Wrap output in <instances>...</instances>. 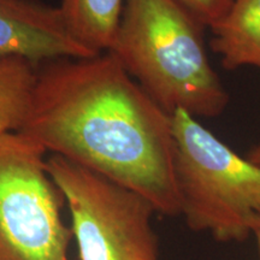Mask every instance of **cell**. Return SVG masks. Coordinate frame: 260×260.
I'll list each match as a JSON object with an SVG mask.
<instances>
[{
  "label": "cell",
  "mask_w": 260,
  "mask_h": 260,
  "mask_svg": "<svg viewBox=\"0 0 260 260\" xmlns=\"http://www.w3.org/2000/svg\"><path fill=\"white\" fill-rule=\"evenodd\" d=\"M258 148H260V145H259V146H258Z\"/></svg>",
  "instance_id": "13"
},
{
  "label": "cell",
  "mask_w": 260,
  "mask_h": 260,
  "mask_svg": "<svg viewBox=\"0 0 260 260\" xmlns=\"http://www.w3.org/2000/svg\"><path fill=\"white\" fill-rule=\"evenodd\" d=\"M181 214L193 232L243 242L260 226V167L183 110L171 115Z\"/></svg>",
  "instance_id": "3"
},
{
  "label": "cell",
  "mask_w": 260,
  "mask_h": 260,
  "mask_svg": "<svg viewBox=\"0 0 260 260\" xmlns=\"http://www.w3.org/2000/svg\"><path fill=\"white\" fill-rule=\"evenodd\" d=\"M211 48L226 70L260 69V0H233L226 14L211 25Z\"/></svg>",
  "instance_id": "7"
},
{
  "label": "cell",
  "mask_w": 260,
  "mask_h": 260,
  "mask_svg": "<svg viewBox=\"0 0 260 260\" xmlns=\"http://www.w3.org/2000/svg\"><path fill=\"white\" fill-rule=\"evenodd\" d=\"M125 0H61L58 5L73 38L94 56L111 50Z\"/></svg>",
  "instance_id": "8"
},
{
  "label": "cell",
  "mask_w": 260,
  "mask_h": 260,
  "mask_svg": "<svg viewBox=\"0 0 260 260\" xmlns=\"http://www.w3.org/2000/svg\"><path fill=\"white\" fill-rule=\"evenodd\" d=\"M204 27L176 0H125L109 52L169 115L217 117L229 94L211 67Z\"/></svg>",
  "instance_id": "2"
},
{
  "label": "cell",
  "mask_w": 260,
  "mask_h": 260,
  "mask_svg": "<svg viewBox=\"0 0 260 260\" xmlns=\"http://www.w3.org/2000/svg\"><path fill=\"white\" fill-rule=\"evenodd\" d=\"M21 133L46 152L142 195L155 212L181 214L171 115L110 52L39 65Z\"/></svg>",
  "instance_id": "1"
},
{
  "label": "cell",
  "mask_w": 260,
  "mask_h": 260,
  "mask_svg": "<svg viewBox=\"0 0 260 260\" xmlns=\"http://www.w3.org/2000/svg\"><path fill=\"white\" fill-rule=\"evenodd\" d=\"M46 169L70 210L80 260H159L146 198L59 155Z\"/></svg>",
  "instance_id": "4"
},
{
  "label": "cell",
  "mask_w": 260,
  "mask_h": 260,
  "mask_svg": "<svg viewBox=\"0 0 260 260\" xmlns=\"http://www.w3.org/2000/svg\"><path fill=\"white\" fill-rule=\"evenodd\" d=\"M247 159H248L249 161L254 162V164L258 165V167H260V148L255 147L254 149H252V151L249 152Z\"/></svg>",
  "instance_id": "11"
},
{
  "label": "cell",
  "mask_w": 260,
  "mask_h": 260,
  "mask_svg": "<svg viewBox=\"0 0 260 260\" xmlns=\"http://www.w3.org/2000/svg\"><path fill=\"white\" fill-rule=\"evenodd\" d=\"M39 65L23 57H0V138L23 128L37 88Z\"/></svg>",
  "instance_id": "9"
},
{
  "label": "cell",
  "mask_w": 260,
  "mask_h": 260,
  "mask_svg": "<svg viewBox=\"0 0 260 260\" xmlns=\"http://www.w3.org/2000/svg\"><path fill=\"white\" fill-rule=\"evenodd\" d=\"M45 153L21 132L0 138V260H68L73 232Z\"/></svg>",
  "instance_id": "5"
},
{
  "label": "cell",
  "mask_w": 260,
  "mask_h": 260,
  "mask_svg": "<svg viewBox=\"0 0 260 260\" xmlns=\"http://www.w3.org/2000/svg\"><path fill=\"white\" fill-rule=\"evenodd\" d=\"M0 57L42 64L94 54L73 38L58 6L44 0H0Z\"/></svg>",
  "instance_id": "6"
},
{
  "label": "cell",
  "mask_w": 260,
  "mask_h": 260,
  "mask_svg": "<svg viewBox=\"0 0 260 260\" xmlns=\"http://www.w3.org/2000/svg\"><path fill=\"white\" fill-rule=\"evenodd\" d=\"M254 236L256 239V245H258V253H259V259H260V226L258 228V230L255 232Z\"/></svg>",
  "instance_id": "12"
},
{
  "label": "cell",
  "mask_w": 260,
  "mask_h": 260,
  "mask_svg": "<svg viewBox=\"0 0 260 260\" xmlns=\"http://www.w3.org/2000/svg\"><path fill=\"white\" fill-rule=\"evenodd\" d=\"M184 6L205 27H211L223 17L233 0H176Z\"/></svg>",
  "instance_id": "10"
}]
</instances>
